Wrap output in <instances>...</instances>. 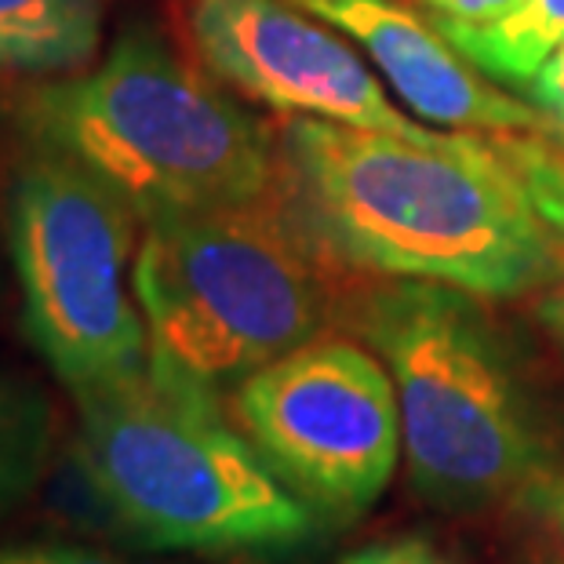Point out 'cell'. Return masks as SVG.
Listing matches in <instances>:
<instances>
[{"label": "cell", "mask_w": 564, "mask_h": 564, "mask_svg": "<svg viewBox=\"0 0 564 564\" xmlns=\"http://www.w3.org/2000/svg\"><path fill=\"white\" fill-rule=\"evenodd\" d=\"M106 0H0V74L63 77L95 58Z\"/></svg>", "instance_id": "obj_10"}, {"label": "cell", "mask_w": 564, "mask_h": 564, "mask_svg": "<svg viewBox=\"0 0 564 564\" xmlns=\"http://www.w3.org/2000/svg\"><path fill=\"white\" fill-rule=\"evenodd\" d=\"M350 328L393 379L408 485L426 507L452 518L513 507L561 463L546 408L477 295L387 278Z\"/></svg>", "instance_id": "obj_3"}, {"label": "cell", "mask_w": 564, "mask_h": 564, "mask_svg": "<svg viewBox=\"0 0 564 564\" xmlns=\"http://www.w3.org/2000/svg\"><path fill=\"white\" fill-rule=\"evenodd\" d=\"M441 30L481 74L521 91L543 58L564 41V0H518L481 26Z\"/></svg>", "instance_id": "obj_11"}, {"label": "cell", "mask_w": 564, "mask_h": 564, "mask_svg": "<svg viewBox=\"0 0 564 564\" xmlns=\"http://www.w3.org/2000/svg\"><path fill=\"white\" fill-rule=\"evenodd\" d=\"M74 401L80 474L131 543L278 557L328 528L270 470L219 390L183 371L147 357Z\"/></svg>", "instance_id": "obj_2"}, {"label": "cell", "mask_w": 564, "mask_h": 564, "mask_svg": "<svg viewBox=\"0 0 564 564\" xmlns=\"http://www.w3.org/2000/svg\"><path fill=\"white\" fill-rule=\"evenodd\" d=\"M131 284L153 361L212 390H234L317 339L335 314L328 259L281 186L147 223Z\"/></svg>", "instance_id": "obj_5"}, {"label": "cell", "mask_w": 564, "mask_h": 564, "mask_svg": "<svg viewBox=\"0 0 564 564\" xmlns=\"http://www.w3.org/2000/svg\"><path fill=\"white\" fill-rule=\"evenodd\" d=\"M15 121L113 186L142 226L241 204L281 178V142L230 88L153 30H128L99 66L33 84Z\"/></svg>", "instance_id": "obj_4"}, {"label": "cell", "mask_w": 564, "mask_h": 564, "mask_svg": "<svg viewBox=\"0 0 564 564\" xmlns=\"http://www.w3.org/2000/svg\"><path fill=\"white\" fill-rule=\"evenodd\" d=\"M230 415L324 524L376 507L404 455L398 390L368 343L317 335L230 390Z\"/></svg>", "instance_id": "obj_7"}, {"label": "cell", "mask_w": 564, "mask_h": 564, "mask_svg": "<svg viewBox=\"0 0 564 564\" xmlns=\"http://www.w3.org/2000/svg\"><path fill=\"white\" fill-rule=\"evenodd\" d=\"M524 564H564L561 554H546V550H539V554L532 561H524Z\"/></svg>", "instance_id": "obj_20"}, {"label": "cell", "mask_w": 564, "mask_h": 564, "mask_svg": "<svg viewBox=\"0 0 564 564\" xmlns=\"http://www.w3.org/2000/svg\"><path fill=\"white\" fill-rule=\"evenodd\" d=\"M423 8L437 26H481V22L499 19L518 0H412Z\"/></svg>", "instance_id": "obj_18"}, {"label": "cell", "mask_w": 564, "mask_h": 564, "mask_svg": "<svg viewBox=\"0 0 564 564\" xmlns=\"http://www.w3.org/2000/svg\"><path fill=\"white\" fill-rule=\"evenodd\" d=\"M521 91L546 121V128L564 139V41L543 58V66L535 69Z\"/></svg>", "instance_id": "obj_15"}, {"label": "cell", "mask_w": 564, "mask_h": 564, "mask_svg": "<svg viewBox=\"0 0 564 564\" xmlns=\"http://www.w3.org/2000/svg\"><path fill=\"white\" fill-rule=\"evenodd\" d=\"M310 15L350 37L398 91L408 113L452 131H543L546 121L528 99L502 91L499 80L481 74L430 15L401 0H292Z\"/></svg>", "instance_id": "obj_9"}, {"label": "cell", "mask_w": 564, "mask_h": 564, "mask_svg": "<svg viewBox=\"0 0 564 564\" xmlns=\"http://www.w3.org/2000/svg\"><path fill=\"white\" fill-rule=\"evenodd\" d=\"M189 37L208 74L270 110L419 142L444 135L382 91L350 37L292 0H194Z\"/></svg>", "instance_id": "obj_8"}, {"label": "cell", "mask_w": 564, "mask_h": 564, "mask_svg": "<svg viewBox=\"0 0 564 564\" xmlns=\"http://www.w3.org/2000/svg\"><path fill=\"white\" fill-rule=\"evenodd\" d=\"M513 510L532 528L546 554L564 557V463L539 477L535 485H528L524 496L513 502Z\"/></svg>", "instance_id": "obj_14"}, {"label": "cell", "mask_w": 564, "mask_h": 564, "mask_svg": "<svg viewBox=\"0 0 564 564\" xmlns=\"http://www.w3.org/2000/svg\"><path fill=\"white\" fill-rule=\"evenodd\" d=\"M496 147L521 178L528 200L535 204L539 219L550 226V234L564 245V150L550 142L543 131H513L499 135Z\"/></svg>", "instance_id": "obj_13"}, {"label": "cell", "mask_w": 564, "mask_h": 564, "mask_svg": "<svg viewBox=\"0 0 564 564\" xmlns=\"http://www.w3.org/2000/svg\"><path fill=\"white\" fill-rule=\"evenodd\" d=\"M55 448V412L41 387L0 368V513L41 488Z\"/></svg>", "instance_id": "obj_12"}, {"label": "cell", "mask_w": 564, "mask_h": 564, "mask_svg": "<svg viewBox=\"0 0 564 564\" xmlns=\"http://www.w3.org/2000/svg\"><path fill=\"white\" fill-rule=\"evenodd\" d=\"M139 230V212L63 153L33 150L11 178L8 241L22 324L69 393L150 357L131 284Z\"/></svg>", "instance_id": "obj_6"}, {"label": "cell", "mask_w": 564, "mask_h": 564, "mask_svg": "<svg viewBox=\"0 0 564 564\" xmlns=\"http://www.w3.org/2000/svg\"><path fill=\"white\" fill-rule=\"evenodd\" d=\"M535 324L550 343L557 346V354L564 357V273L557 281H550L543 292H535Z\"/></svg>", "instance_id": "obj_19"}, {"label": "cell", "mask_w": 564, "mask_h": 564, "mask_svg": "<svg viewBox=\"0 0 564 564\" xmlns=\"http://www.w3.org/2000/svg\"><path fill=\"white\" fill-rule=\"evenodd\" d=\"M0 564H128L106 557L99 550L69 546V543H4L0 546Z\"/></svg>", "instance_id": "obj_17"}, {"label": "cell", "mask_w": 564, "mask_h": 564, "mask_svg": "<svg viewBox=\"0 0 564 564\" xmlns=\"http://www.w3.org/2000/svg\"><path fill=\"white\" fill-rule=\"evenodd\" d=\"M339 564H459L437 550L423 535H401V539H382V543H368L354 554H346Z\"/></svg>", "instance_id": "obj_16"}, {"label": "cell", "mask_w": 564, "mask_h": 564, "mask_svg": "<svg viewBox=\"0 0 564 564\" xmlns=\"http://www.w3.org/2000/svg\"><path fill=\"white\" fill-rule=\"evenodd\" d=\"M278 186L324 259L371 278L507 303L564 273L561 241L477 131L419 142L295 117L281 131Z\"/></svg>", "instance_id": "obj_1"}]
</instances>
